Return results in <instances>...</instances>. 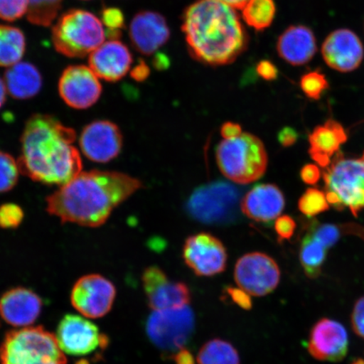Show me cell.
Masks as SVG:
<instances>
[{
  "label": "cell",
  "mask_w": 364,
  "mask_h": 364,
  "mask_svg": "<svg viewBox=\"0 0 364 364\" xmlns=\"http://www.w3.org/2000/svg\"><path fill=\"white\" fill-rule=\"evenodd\" d=\"M124 136L117 124L110 121L98 120L84 127L80 134V146L90 161L107 163L119 156Z\"/></svg>",
  "instance_id": "16"
},
{
  "label": "cell",
  "mask_w": 364,
  "mask_h": 364,
  "mask_svg": "<svg viewBox=\"0 0 364 364\" xmlns=\"http://www.w3.org/2000/svg\"><path fill=\"white\" fill-rule=\"evenodd\" d=\"M327 248L309 233L303 239L300 247L299 261L309 279H317L322 272L327 256Z\"/></svg>",
  "instance_id": "27"
},
{
  "label": "cell",
  "mask_w": 364,
  "mask_h": 364,
  "mask_svg": "<svg viewBox=\"0 0 364 364\" xmlns=\"http://www.w3.org/2000/svg\"><path fill=\"white\" fill-rule=\"evenodd\" d=\"M184 262L198 277H213L226 269L228 254L220 239L209 233L189 236L183 245Z\"/></svg>",
  "instance_id": "12"
},
{
  "label": "cell",
  "mask_w": 364,
  "mask_h": 364,
  "mask_svg": "<svg viewBox=\"0 0 364 364\" xmlns=\"http://www.w3.org/2000/svg\"><path fill=\"white\" fill-rule=\"evenodd\" d=\"M275 231L279 236V241L289 240L293 237L296 230V222L289 215H282L275 221Z\"/></svg>",
  "instance_id": "38"
},
{
  "label": "cell",
  "mask_w": 364,
  "mask_h": 364,
  "mask_svg": "<svg viewBox=\"0 0 364 364\" xmlns=\"http://www.w3.org/2000/svg\"><path fill=\"white\" fill-rule=\"evenodd\" d=\"M26 48V36L21 29L0 25V67H11L19 63Z\"/></svg>",
  "instance_id": "26"
},
{
  "label": "cell",
  "mask_w": 364,
  "mask_h": 364,
  "mask_svg": "<svg viewBox=\"0 0 364 364\" xmlns=\"http://www.w3.org/2000/svg\"><path fill=\"white\" fill-rule=\"evenodd\" d=\"M190 55L209 66L230 65L248 48L249 36L235 9L218 0H198L182 15Z\"/></svg>",
  "instance_id": "3"
},
{
  "label": "cell",
  "mask_w": 364,
  "mask_h": 364,
  "mask_svg": "<svg viewBox=\"0 0 364 364\" xmlns=\"http://www.w3.org/2000/svg\"><path fill=\"white\" fill-rule=\"evenodd\" d=\"M326 192L339 199L340 211L348 208L354 217L364 209V151L360 156L346 158L338 153L323 172Z\"/></svg>",
  "instance_id": "8"
},
{
  "label": "cell",
  "mask_w": 364,
  "mask_h": 364,
  "mask_svg": "<svg viewBox=\"0 0 364 364\" xmlns=\"http://www.w3.org/2000/svg\"><path fill=\"white\" fill-rule=\"evenodd\" d=\"M42 308L43 301L39 296L22 287L7 291L0 299V316L13 326L25 328L33 324Z\"/></svg>",
  "instance_id": "21"
},
{
  "label": "cell",
  "mask_w": 364,
  "mask_h": 364,
  "mask_svg": "<svg viewBox=\"0 0 364 364\" xmlns=\"http://www.w3.org/2000/svg\"><path fill=\"white\" fill-rule=\"evenodd\" d=\"M298 208L304 215L314 217L329 210L326 195L316 188H309L299 199Z\"/></svg>",
  "instance_id": "33"
},
{
  "label": "cell",
  "mask_w": 364,
  "mask_h": 364,
  "mask_svg": "<svg viewBox=\"0 0 364 364\" xmlns=\"http://www.w3.org/2000/svg\"><path fill=\"white\" fill-rule=\"evenodd\" d=\"M345 227L346 225L315 224L309 232L318 242L324 245L326 248L329 249L338 242L344 232L351 231L352 234L356 233V235L361 236L362 227L352 225H348V229H345Z\"/></svg>",
  "instance_id": "31"
},
{
  "label": "cell",
  "mask_w": 364,
  "mask_h": 364,
  "mask_svg": "<svg viewBox=\"0 0 364 364\" xmlns=\"http://www.w3.org/2000/svg\"><path fill=\"white\" fill-rule=\"evenodd\" d=\"M257 73L262 79L266 81H273L279 76V70L269 60H262L257 63Z\"/></svg>",
  "instance_id": "41"
},
{
  "label": "cell",
  "mask_w": 364,
  "mask_h": 364,
  "mask_svg": "<svg viewBox=\"0 0 364 364\" xmlns=\"http://www.w3.org/2000/svg\"><path fill=\"white\" fill-rule=\"evenodd\" d=\"M152 65L159 71L166 70L171 66V59L166 53H157L154 56Z\"/></svg>",
  "instance_id": "46"
},
{
  "label": "cell",
  "mask_w": 364,
  "mask_h": 364,
  "mask_svg": "<svg viewBox=\"0 0 364 364\" xmlns=\"http://www.w3.org/2000/svg\"><path fill=\"white\" fill-rule=\"evenodd\" d=\"M284 207V195L274 184L255 186L240 203V209L244 215L258 223L274 220L279 217Z\"/></svg>",
  "instance_id": "22"
},
{
  "label": "cell",
  "mask_w": 364,
  "mask_h": 364,
  "mask_svg": "<svg viewBox=\"0 0 364 364\" xmlns=\"http://www.w3.org/2000/svg\"><path fill=\"white\" fill-rule=\"evenodd\" d=\"M143 184L124 173L81 171L47 198V211L62 223L84 227L102 226L112 211Z\"/></svg>",
  "instance_id": "1"
},
{
  "label": "cell",
  "mask_w": 364,
  "mask_h": 364,
  "mask_svg": "<svg viewBox=\"0 0 364 364\" xmlns=\"http://www.w3.org/2000/svg\"><path fill=\"white\" fill-rule=\"evenodd\" d=\"M171 358L174 359L176 364H195V359L188 350L182 349L176 353Z\"/></svg>",
  "instance_id": "47"
},
{
  "label": "cell",
  "mask_w": 364,
  "mask_h": 364,
  "mask_svg": "<svg viewBox=\"0 0 364 364\" xmlns=\"http://www.w3.org/2000/svg\"><path fill=\"white\" fill-rule=\"evenodd\" d=\"M321 52L326 65L343 74L357 70L364 60L362 40L348 28L331 31L323 42Z\"/></svg>",
  "instance_id": "15"
},
{
  "label": "cell",
  "mask_w": 364,
  "mask_h": 364,
  "mask_svg": "<svg viewBox=\"0 0 364 364\" xmlns=\"http://www.w3.org/2000/svg\"><path fill=\"white\" fill-rule=\"evenodd\" d=\"M218 1L225 3L231 7L237 9V10H242L245 7V4L249 1V0H218Z\"/></svg>",
  "instance_id": "48"
},
{
  "label": "cell",
  "mask_w": 364,
  "mask_h": 364,
  "mask_svg": "<svg viewBox=\"0 0 364 364\" xmlns=\"http://www.w3.org/2000/svg\"><path fill=\"white\" fill-rule=\"evenodd\" d=\"M150 75V68L144 60H139L130 73L131 78L136 82H144L146 80Z\"/></svg>",
  "instance_id": "45"
},
{
  "label": "cell",
  "mask_w": 364,
  "mask_h": 364,
  "mask_svg": "<svg viewBox=\"0 0 364 364\" xmlns=\"http://www.w3.org/2000/svg\"><path fill=\"white\" fill-rule=\"evenodd\" d=\"M56 336L42 326L9 332L0 347V364H66Z\"/></svg>",
  "instance_id": "6"
},
{
  "label": "cell",
  "mask_w": 364,
  "mask_h": 364,
  "mask_svg": "<svg viewBox=\"0 0 364 364\" xmlns=\"http://www.w3.org/2000/svg\"><path fill=\"white\" fill-rule=\"evenodd\" d=\"M56 338L62 351L85 356L107 347L108 339L98 327L83 316L68 314L59 323Z\"/></svg>",
  "instance_id": "11"
},
{
  "label": "cell",
  "mask_w": 364,
  "mask_h": 364,
  "mask_svg": "<svg viewBox=\"0 0 364 364\" xmlns=\"http://www.w3.org/2000/svg\"><path fill=\"white\" fill-rule=\"evenodd\" d=\"M76 132L48 114H34L26 121L17 159L21 174L46 185L63 186L82 171L74 144Z\"/></svg>",
  "instance_id": "2"
},
{
  "label": "cell",
  "mask_w": 364,
  "mask_h": 364,
  "mask_svg": "<svg viewBox=\"0 0 364 364\" xmlns=\"http://www.w3.org/2000/svg\"><path fill=\"white\" fill-rule=\"evenodd\" d=\"M170 27L165 17L151 11L136 14L129 26V38L136 52L144 56L156 53L169 41Z\"/></svg>",
  "instance_id": "19"
},
{
  "label": "cell",
  "mask_w": 364,
  "mask_h": 364,
  "mask_svg": "<svg viewBox=\"0 0 364 364\" xmlns=\"http://www.w3.org/2000/svg\"><path fill=\"white\" fill-rule=\"evenodd\" d=\"M117 290L110 280L99 274L80 277L71 292V303L82 316L102 318L111 311Z\"/></svg>",
  "instance_id": "13"
},
{
  "label": "cell",
  "mask_w": 364,
  "mask_h": 364,
  "mask_svg": "<svg viewBox=\"0 0 364 364\" xmlns=\"http://www.w3.org/2000/svg\"><path fill=\"white\" fill-rule=\"evenodd\" d=\"M7 92L16 100H28L38 95L43 87V76L33 63L19 62L9 67L4 75Z\"/></svg>",
  "instance_id": "25"
},
{
  "label": "cell",
  "mask_w": 364,
  "mask_h": 364,
  "mask_svg": "<svg viewBox=\"0 0 364 364\" xmlns=\"http://www.w3.org/2000/svg\"><path fill=\"white\" fill-rule=\"evenodd\" d=\"M321 172L318 167L313 164H307L300 171V178L307 185H316L320 181Z\"/></svg>",
  "instance_id": "42"
},
{
  "label": "cell",
  "mask_w": 364,
  "mask_h": 364,
  "mask_svg": "<svg viewBox=\"0 0 364 364\" xmlns=\"http://www.w3.org/2000/svg\"><path fill=\"white\" fill-rule=\"evenodd\" d=\"M106 31L94 14L71 9L59 16L52 29L56 51L71 58H83L104 43Z\"/></svg>",
  "instance_id": "5"
},
{
  "label": "cell",
  "mask_w": 364,
  "mask_h": 364,
  "mask_svg": "<svg viewBox=\"0 0 364 364\" xmlns=\"http://www.w3.org/2000/svg\"><path fill=\"white\" fill-rule=\"evenodd\" d=\"M299 139L298 132L296 131L293 127H284L279 131L277 134V140L282 146L284 148H289L293 146Z\"/></svg>",
  "instance_id": "43"
},
{
  "label": "cell",
  "mask_w": 364,
  "mask_h": 364,
  "mask_svg": "<svg viewBox=\"0 0 364 364\" xmlns=\"http://www.w3.org/2000/svg\"><path fill=\"white\" fill-rule=\"evenodd\" d=\"M241 192L224 181L199 186L191 194L186 210L194 220L208 225H230L240 217Z\"/></svg>",
  "instance_id": "7"
},
{
  "label": "cell",
  "mask_w": 364,
  "mask_h": 364,
  "mask_svg": "<svg viewBox=\"0 0 364 364\" xmlns=\"http://www.w3.org/2000/svg\"><path fill=\"white\" fill-rule=\"evenodd\" d=\"M348 348L347 330L332 318H321L309 332L308 352L317 360L340 362L347 356Z\"/></svg>",
  "instance_id": "17"
},
{
  "label": "cell",
  "mask_w": 364,
  "mask_h": 364,
  "mask_svg": "<svg viewBox=\"0 0 364 364\" xmlns=\"http://www.w3.org/2000/svg\"><path fill=\"white\" fill-rule=\"evenodd\" d=\"M315 33L304 25L290 26L279 38L277 51L289 65L302 66L311 62L317 53Z\"/></svg>",
  "instance_id": "23"
},
{
  "label": "cell",
  "mask_w": 364,
  "mask_h": 364,
  "mask_svg": "<svg viewBox=\"0 0 364 364\" xmlns=\"http://www.w3.org/2000/svg\"><path fill=\"white\" fill-rule=\"evenodd\" d=\"M234 277L240 289L254 297H263L279 286L281 272L274 259L262 252L244 255L235 264Z\"/></svg>",
  "instance_id": "10"
},
{
  "label": "cell",
  "mask_w": 364,
  "mask_h": 364,
  "mask_svg": "<svg viewBox=\"0 0 364 364\" xmlns=\"http://www.w3.org/2000/svg\"><path fill=\"white\" fill-rule=\"evenodd\" d=\"M23 209L16 203L0 205V228L6 230L16 229L24 220Z\"/></svg>",
  "instance_id": "36"
},
{
  "label": "cell",
  "mask_w": 364,
  "mask_h": 364,
  "mask_svg": "<svg viewBox=\"0 0 364 364\" xmlns=\"http://www.w3.org/2000/svg\"><path fill=\"white\" fill-rule=\"evenodd\" d=\"M133 56L119 40L104 43L90 53L89 65L95 75L107 82L121 80L129 73Z\"/></svg>",
  "instance_id": "20"
},
{
  "label": "cell",
  "mask_w": 364,
  "mask_h": 364,
  "mask_svg": "<svg viewBox=\"0 0 364 364\" xmlns=\"http://www.w3.org/2000/svg\"><path fill=\"white\" fill-rule=\"evenodd\" d=\"M98 78L87 66H68L59 79L58 93L68 107L77 110L88 109L102 97V85Z\"/></svg>",
  "instance_id": "14"
},
{
  "label": "cell",
  "mask_w": 364,
  "mask_h": 364,
  "mask_svg": "<svg viewBox=\"0 0 364 364\" xmlns=\"http://www.w3.org/2000/svg\"><path fill=\"white\" fill-rule=\"evenodd\" d=\"M195 328V316L188 306L154 311L148 318L149 339L164 354L172 358L186 348Z\"/></svg>",
  "instance_id": "9"
},
{
  "label": "cell",
  "mask_w": 364,
  "mask_h": 364,
  "mask_svg": "<svg viewBox=\"0 0 364 364\" xmlns=\"http://www.w3.org/2000/svg\"><path fill=\"white\" fill-rule=\"evenodd\" d=\"M227 294L230 296L235 304L244 309H250L252 306V299L250 295L241 289L228 288Z\"/></svg>",
  "instance_id": "40"
},
{
  "label": "cell",
  "mask_w": 364,
  "mask_h": 364,
  "mask_svg": "<svg viewBox=\"0 0 364 364\" xmlns=\"http://www.w3.org/2000/svg\"><path fill=\"white\" fill-rule=\"evenodd\" d=\"M351 321L355 333L364 339V296L355 303Z\"/></svg>",
  "instance_id": "39"
},
{
  "label": "cell",
  "mask_w": 364,
  "mask_h": 364,
  "mask_svg": "<svg viewBox=\"0 0 364 364\" xmlns=\"http://www.w3.org/2000/svg\"><path fill=\"white\" fill-rule=\"evenodd\" d=\"M17 161L10 154L0 151V193L15 188L20 176Z\"/></svg>",
  "instance_id": "34"
},
{
  "label": "cell",
  "mask_w": 364,
  "mask_h": 364,
  "mask_svg": "<svg viewBox=\"0 0 364 364\" xmlns=\"http://www.w3.org/2000/svg\"><path fill=\"white\" fill-rule=\"evenodd\" d=\"M220 134L225 139H232L238 138L242 134V127L235 122H227L222 125Z\"/></svg>",
  "instance_id": "44"
},
{
  "label": "cell",
  "mask_w": 364,
  "mask_h": 364,
  "mask_svg": "<svg viewBox=\"0 0 364 364\" xmlns=\"http://www.w3.org/2000/svg\"><path fill=\"white\" fill-rule=\"evenodd\" d=\"M29 0H0V19L16 21L28 13Z\"/></svg>",
  "instance_id": "35"
},
{
  "label": "cell",
  "mask_w": 364,
  "mask_h": 364,
  "mask_svg": "<svg viewBox=\"0 0 364 364\" xmlns=\"http://www.w3.org/2000/svg\"><path fill=\"white\" fill-rule=\"evenodd\" d=\"M275 16L274 0H249L242 9L243 20L257 31H262L270 27Z\"/></svg>",
  "instance_id": "29"
},
{
  "label": "cell",
  "mask_w": 364,
  "mask_h": 364,
  "mask_svg": "<svg viewBox=\"0 0 364 364\" xmlns=\"http://www.w3.org/2000/svg\"><path fill=\"white\" fill-rule=\"evenodd\" d=\"M7 89L4 81L0 78V109L6 102Z\"/></svg>",
  "instance_id": "49"
},
{
  "label": "cell",
  "mask_w": 364,
  "mask_h": 364,
  "mask_svg": "<svg viewBox=\"0 0 364 364\" xmlns=\"http://www.w3.org/2000/svg\"><path fill=\"white\" fill-rule=\"evenodd\" d=\"M142 281L149 306L153 311L188 306L191 301L188 285L168 279L166 273L156 266L144 270Z\"/></svg>",
  "instance_id": "18"
},
{
  "label": "cell",
  "mask_w": 364,
  "mask_h": 364,
  "mask_svg": "<svg viewBox=\"0 0 364 364\" xmlns=\"http://www.w3.org/2000/svg\"><path fill=\"white\" fill-rule=\"evenodd\" d=\"M197 361L198 364H240V355L234 346L218 338L203 346Z\"/></svg>",
  "instance_id": "28"
},
{
  "label": "cell",
  "mask_w": 364,
  "mask_h": 364,
  "mask_svg": "<svg viewBox=\"0 0 364 364\" xmlns=\"http://www.w3.org/2000/svg\"><path fill=\"white\" fill-rule=\"evenodd\" d=\"M101 18L102 24L107 28V31H122L125 28V17L120 9L103 8Z\"/></svg>",
  "instance_id": "37"
},
{
  "label": "cell",
  "mask_w": 364,
  "mask_h": 364,
  "mask_svg": "<svg viewBox=\"0 0 364 364\" xmlns=\"http://www.w3.org/2000/svg\"><path fill=\"white\" fill-rule=\"evenodd\" d=\"M299 86L306 97L312 101H318L330 88L328 80L318 68L304 74L300 78Z\"/></svg>",
  "instance_id": "32"
},
{
  "label": "cell",
  "mask_w": 364,
  "mask_h": 364,
  "mask_svg": "<svg viewBox=\"0 0 364 364\" xmlns=\"http://www.w3.org/2000/svg\"><path fill=\"white\" fill-rule=\"evenodd\" d=\"M63 0H29L27 20L31 24L48 27L61 10Z\"/></svg>",
  "instance_id": "30"
},
{
  "label": "cell",
  "mask_w": 364,
  "mask_h": 364,
  "mask_svg": "<svg viewBox=\"0 0 364 364\" xmlns=\"http://www.w3.org/2000/svg\"><path fill=\"white\" fill-rule=\"evenodd\" d=\"M216 161L222 174L240 185L261 179L267 169L265 145L258 136L244 133L218 144Z\"/></svg>",
  "instance_id": "4"
},
{
  "label": "cell",
  "mask_w": 364,
  "mask_h": 364,
  "mask_svg": "<svg viewBox=\"0 0 364 364\" xmlns=\"http://www.w3.org/2000/svg\"><path fill=\"white\" fill-rule=\"evenodd\" d=\"M348 136L344 127L333 119L317 126L309 136V156L322 168L331 165L332 158L340 152Z\"/></svg>",
  "instance_id": "24"
}]
</instances>
